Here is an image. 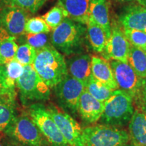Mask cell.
I'll use <instances>...</instances> for the list:
<instances>
[{"label":"cell","mask_w":146,"mask_h":146,"mask_svg":"<svg viewBox=\"0 0 146 146\" xmlns=\"http://www.w3.org/2000/svg\"><path fill=\"white\" fill-rule=\"evenodd\" d=\"M33 65L50 88H54L68 74L63 55L51 45L36 51V57Z\"/></svg>","instance_id":"obj_1"},{"label":"cell","mask_w":146,"mask_h":146,"mask_svg":"<svg viewBox=\"0 0 146 146\" xmlns=\"http://www.w3.org/2000/svg\"><path fill=\"white\" fill-rule=\"evenodd\" d=\"M135 111L133 99L130 95L116 89L105 102L99 120L101 125L121 128L129 123Z\"/></svg>","instance_id":"obj_2"},{"label":"cell","mask_w":146,"mask_h":146,"mask_svg":"<svg viewBox=\"0 0 146 146\" xmlns=\"http://www.w3.org/2000/svg\"><path fill=\"white\" fill-rule=\"evenodd\" d=\"M83 25L66 18L59 26L53 30L51 36L53 46L66 55L79 53L87 35V29Z\"/></svg>","instance_id":"obj_3"},{"label":"cell","mask_w":146,"mask_h":146,"mask_svg":"<svg viewBox=\"0 0 146 146\" xmlns=\"http://www.w3.org/2000/svg\"><path fill=\"white\" fill-rule=\"evenodd\" d=\"M23 105H31L50 99V88L35 70L33 65L24 66V72L16 82Z\"/></svg>","instance_id":"obj_4"},{"label":"cell","mask_w":146,"mask_h":146,"mask_svg":"<svg viewBox=\"0 0 146 146\" xmlns=\"http://www.w3.org/2000/svg\"><path fill=\"white\" fill-rule=\"evenodd\" d=\"M82 136L85 146H125L130 141L127 131L101 124L84 128Z\"/></svg>","instance_id":"obj_5"},{"label":"cell","mask_w":146,"mask_h":146,"mask_svg":"<svg viewBox=\"0 0 146 146\" xmlns=\"http://www.w3.org/2000/svg\"><path fill=\"white\" fill-rule=\"evenodd\" d=\"M3 133L8 138L25 146H49L28 114L16 116Z\"/></svg>","instance_id":"obj_6"},{"label":"cell","mask_w":146,"mask_h":146,"mask_svg":"<svg viewBox=\"0 0 146 146\" xmlns=\"http://www.w3.org/2000/svg\"><path fill=\"white\" fill-rule=\"evenodd\" d=\"M27 114L41 131L49 146H70L44 105L40 103L30 105Z\"/></svg>","instance_id":"obj_7"},{"label":"cell","mask_w":146,"mask_h":146,"mask_svg":"<svg viewBox=\"0 0 146 146\" xmlns=\"http://www.w3.org/2000/svg\"><path fill=\"white\" fill-rule=\"evenodd\" d=\"M81 82L66 74L58 85L54 87L56 101L60 108L73 116L78 114L80 97L85 89Z\"/></svg>","instance_id":"obj_8"},{"label":"cell","mask_w":146,"mask_h":146,"mask_svg":"<svg viewBox=\"0 0 146 146\" xmlns=\"http://www.w3.org/2000/svg\"><path fill=\"white\" fill-rule=\"evenodd\" d=\"M45 107L69 145L85 146L82 136L83 129L71 115L56 105Z\"/></svg>","instance_id":"obj_9"},{"label":"cell","mask_w":146,"mask_h":146,"mask_svg":"<svg viewBox=\"0 0 146 146\" xmlns=\"http://www.w3.org/2000/svg\"><path fill=\"white\" fill-rule=\"evenodd\" d=\"M110 64L118 89L127 93L133 99L139 88L141 78L128 63L112 60Z\"/></svg>","instance_id":"obj_10"},{"label":"cell","mask_w":146,"mask_h":146,"mask_svg":"<svg viewBox=\"0 0 146 146\" xmlns=\"http://www.w3.org/2000/svg\"><path fill=\"white\" fill-rule=\"evenodd\" d=\"M131 45L123 31L117 26L112 27L111 35L102 53L106 60H112L128 63Z\"/></svg>","instance_id":"obj_11"},{"label":"cell","mask_w":146,"mask_h":146,"mask_svg":"<svg viewBox=\"0 0 146 146\" xmlns=\"http://www.w3.org/2000/svg\"><path fill=\"white\" fill-rule=\"evenodd\" d=\"M29 19L27 11L16 7H3L0 11V27L14 37L24 34Z\"/></svg>","instance_id":"obj_12"},{"label":"cell","mask_w":146,"mask_h":146,"mask_svg":"<svg viewBox=\"0 0 146 146\" xmlns=\"http://www.w3.org/2000/svg\"><path fill=\"white\" fill-rule=\"evenodd\" d=\"M104 110V103L98 101L85 88L80 97L78 114L86 123L94 124L99 121Z\"/></svg>","instance_id":"obj_13"},{"label":"cell","mask_w":146,"mask_h":146,"mask_svg":"<svg viewBox=\"0 0 146 146\" xmlns=\"http://www.w3.org/2000/svg\"><path fill=\"white\" fill-rule=\"evenodd\" d=\"M66 66L69 74L81 82L85 87L93 76L91 56L88 54L75 55L66 62Z\"/></svg>","instance_id":"obj_14"},{"label":"cell","mask_w":146,"mask_h":146,"mask_svg":"<svg viewBox=\"0 0 146 146\" xmlns=\"http://www.w3.org/2000/svg\"><path fill=\"white\" fill-rule=\"evenodd\" d=\"M92 75L98 81L112 91L118 89L110 64L105 58L98 56L91 57Z\"/></svg>","instance_id":"obj_15"},{"label":"cell","mask_w":146,"mask_h":146,"mask_svg":"<svg viewBox=\"0 0 146 146\" xmlns=\"http://www.w3.org/2000/svg\"><path fill=\"white\" fill-rule=\"evenodd\" d=\"M119 21L124 29H135L146 33V8L142 5L128 7L120 14Z\"/></svg>","instance_id":"obj_16"},{"label":"cell","mask_w":146,"mask_h":146,"mask_svg":"<svg viewBox=\"0 0 146 146\" xmlns=\"http://www.w3.org/2000/svg\"><path fill=\"white\" fill-rule=\"evenodd\" d=\"M92 0H62L61 4L68 13V18L76 23L87 25L90 18Z\"/></svg>","instance_id":"obj_17"},{"label":"cell","mask_w":146,"mask_h":146,"mask_svg":"<svg viewBox=\"0 0 146 146\" xmlns=\"http://www.w3.org/2000/svg\"><path fill=\"white\" fill-rule=\"evenodd\" d=\"M129 135L133 145L146 146V114L137 109L129 123Z\"/></svg>","instance_id":"obj_18"},{"label":"cell","mask_w":146,"mask_h":146,"mask_svg":"<svg viewBox=\"0 0 146 146\" xmlns=\"http://www.w3.org/2000/svg\"><path fill=\"white\" fill-rule=\"evenodd\" d=\"M90 17L104 29L108 41L110 37L112 27L107 0H92L90 6Z\"/></svg>","instance_id":"obj_19"},{"label":"cell","mask_w":146,"mask_h":146,"mask_svg":"<svg viewBox=\"0 0 146 146\" xmlns=\"http://www.w3.org/2000/svg\"><path fill=\"white\" fill-rule=\"evenodd\" d=\"M87 26V36L91 48L97 53H102L107 43L105 31L91 17Z\"/></svg>","instance_id":"obj_20"},{"label":"cell","mask_w":146,"mask_h":146,"mask_svg":"<svg viewBox=\"0 0 146 146\" xmlns=\"http://www.w3.org/2000/svg\"><path fill=\"white\" fill-rule=\"evenodd\" d=\"M16 116L15 100L0 96V133L4 132Z\"/></svg>","instance_id":"obj_21"},{"label":"cell","mask_w":146,"mask_h":146,"mask_svg":"<svg viewBox=\"0 0 146 146\" xmlns=\"http://www.w3.org/2000/svg\"><path fill=\"white\" fill-rule=\"evenodd\" d=\"M128 64L141 78H146V52L134 46H131L128 56Z\"/></svg>","instance_id":"obj_22"},{"label":"cell","mask_w":146,"mask_h":146,"mask_svg":"<svg viewBox=\"0 0 146 146\" xmlns=\"http://www.w3.org/2000/svg\"><path fill=\"white\" fill-rule=\"evenodd\" d=\"M18 48L14 36L0 41V65H6L15 59Z\"/></svg>","instance_id":"obj_23"},{"label":"cell","mask_w":146,"mask_h":146,"mask_svg":"<svg viewBox=\"0 0 146 146\" xmlns=\"http://www.w3.org/2000/svg\"><path fill=\"white\" fill-rule=\"evenodd\" d=\"M85 89L94 98L103 103L106 101L114 92V91L97 81L93 76L85 86Z\"/></svg>","instance_id":"obj_24"},{"label":"cell","mask_w":146,"mask_h":146,"mask_svg":"<svg viewBox=\"0 0 146 146\" xmlns=\"http://www.w3.org/2000/svg\"><path fill=\"white\" fill-rule=\"evenodd\" d=\"M48 0H0L3 7H16L27 11L35 13Z\"/></svg>","instance_id":"obj_25"},{"label":"cell","mask_w":146,"mask_h":146,"mask_svg":"<svg viewBox=\"0 0 146 146\" xmlns=\"http://www.w3.org/2000/svg\"><path fill=\"white\" fill-rule=\"evenodd\" d=\"M6 73V83L10 91L16 94L15 87L18 79L23 75L24 66L14 59L8 64L5 65Z\"/></svg>","instance_id":"obj_26"},{"label":"cell","mask_w":146,"mask_h":146,"mask_svg":"<svg viewBox=\"0 0 146 146\" xmlns=\"http://www.w3.org/2000/svg\"><path fill=\"white\" fill-rule=\"evenodd\" d=\"M41 18L52 30H54L62 23L66 18H68V16L65 9L60 4L53 7L46 14L42 16Z\"/></svg>","instance_id":"obj_27"},{"label":"cell","mask_w":146,"mask_h":146,"mask_svg":"<svg viewBox=\"0 0 146 146\" xmlns=\"http://www.w3.org/2000/svg\"><path fill=\"white\" fill-rule=\"evenodd\" d=\"M35 57L36 50L28 43H25L18 47L15 60L22 65L27 66L33 64Z\"/></svg>","instance_id":"obj_28"},{"label":"cell","mask_w":146,"mask_h":146,"mask_svg":"<svg viewBox=\"0 0 146 146\" xmlns=\"http://www.w3.org/2000/svg\"><path fill=\"white\" fill-rule=\"evenodd\" d=\"M52 29L41 17L29 18L25 26L26 34L49 33Z\"/></svg>","instance_id":"obj_29"},{"label":"cell","mask_w":146,"mask_h":146,"mask_svg":"<svg viewBox=\"0 0 146 146\" xmlns=\"http://www.w3.org/2000/svg\"><path fill=\"white\" fill-rule=\"evenodd\" d=\"M124 33L133 46L146 52V33L135 29H124Z\"/></svg>","instance_id":"obj_30"},{"label":"cell","mask_w":146,"mask_h":146,"mask_svg":"<svg viewBox=\"0 0 146 146\" xmlns=\"http://www.w3.org/2000/svg\"><path fill=\"white\" fill-rule=\"evenodd\" d=\"M27 43L32 46L36 51L50 45L49 44L48 33L26 34Z\"/></svg>","instance_id":"obj_31"},{"label":"cell","mask_w":146,"mask_h":146,"mask_svg":"<svg viewBox=\"0 0 146 146\" xmlns=\"http://www.w3.org/2000/svg\"><path fill=\"white\" fill-rule=\"evenodd\" d=\"M133 103L136 109L146 114V78H141L139 88L133 98Z\"/></svg>","instance_id":"obj_32"},{"label":"cell","mask_w":146,"mask_h":146,"mask_svg":"<svg viewBox=\"0 0 146 146\" xmlns=\"http://www.w3.org/2000/svg\"><path fill=\"white\" fill-rule=\"evenodd\" d=\"M9 96L15 100L16 94L12 93L7 85L5 66L0 65V96Z\"/></svg>","instance_id":"obj_33"},{"label":"cell","mask_w":146,"mask_h":146,"mask_svg":"<svg viewBox=\"0 0 146 146\" xmlns=\"http://www.w3.org/2000/svg\"><path fill=\"white\" fill-rule=\"evenodd\" d=\"M3 143H4L5 146H25L22 144L18 143L15 141H14L13 139H11L8 138V137L5 138L3 139Z\"/></svg>","instance_id":"obj_34"},{"label":"cell","mask_w":146,"mask_h":146,"mask_svg":"<svg viewBox=\"0 0 146 146\" xmlns=\"http://www.w3.org/2000/svg\"><path fill=\"white\" fill-rule=\"evenodd\" d=\"M137 1H138V3L140 5L146 8V0H137Z\"/></svg>","instance_id":"obj_35"},{"label":"cell","mask_w":146,"mask_h":146,"mask_svg":"<svg viewBox=\"0 0 146 146\" xmlns=\"http://www.w3.org/2000/svg\"><path fill=\"white\" fill-rule=\"evenodd\" d=\"M3 137L2 136L0 135V146H5L4 143H3Z\"/></svg>","instance_id":"obj_36"},{"label":"cell","mask_w":146,"mask_h":146,"mask_svg":"<svg viewBox=\"0 0 146 146\" xmlns=\"http://www.w3.org/2000/svg\"><path fill=\"white\" fill-rule=\"evenodd\" d=\"M118 1H120V2H130V1H132L133 0H117Z\"/></svg>","instance_id":"obj_37"},{"label":"cell","mask_w":146,"mask_h":146,"mask_svg":"<svg viewBox=\"0 0 146 146\" xmlns=\"http://www.w3.org/2000/svg\"><path fill=\"white\" fill-rule=\"evenodd\" d=\"M125 146H136V145H133V144H132V143H131V144H129V143H128V144H127V145H126Z\"/></svg>","instance_id":"obj_38"}]
</instances>
